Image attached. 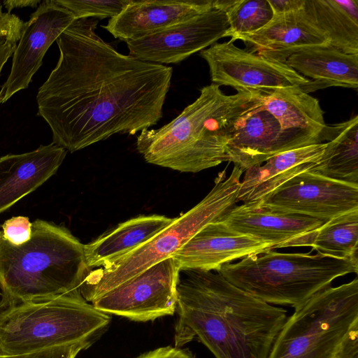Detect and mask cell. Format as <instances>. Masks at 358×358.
I'll use <instances>...</instances> for the list:
<instances>
[{"label": "cell", "mask_w": 358, "mask_h": 358, "mask_svg": "<svg viewBox=\"0 0 358 358\" xmlns=\"http://www.w3.org/2000/svg\"><path fill=\"white\" fill-rule=\"evenodd\" d=\"M97 24L76 19L59 35L57 64L36 96L52 143L71 152L157 124L171 87V67L118 52Z\"/></svg>", "instance_id": "1"}, {"label": "cell", "mask_w": 358, "mask_h": 358, "mask_svg": "<svg viewBox=\"0 0 358 358\" xmlns=\"http://www.w3.org/2000/svg\"><path fill=\"white\" fill-rule=\"evenodd\" d=\"M177 284L175 347L200 341L215 358H268L287 310L233 285L217 271L185 270Z\"/></svg>", "instance_id": "2"}, {"label": "cell", "mask_w": 358, "mask_h": 358, "mask_svg": "<svg viewBox=\"0 0 358 358\" xmlns=\"http://www.w3.org/2000/svg\"><path fill=\"white\" fill-rule=\"evenodd\" d=\"M262 97L259 91L227 95L218 85H206L172 121L141 131L136 149L148 163L180 172L216 166L226 162V145L235 124Z\"/></svg>", "instance_id": "3"}, {"label": "cell", "mask_w": 358, "mask_h": 358, "mask_svg": "<svg viewBox=\"0 0 358 358\" xmlns=\"http://www.w3.org/2000/svg\"><path fill=\"white\" fill-rule=\"evenodd\" d=\"M89 271L85 245L63 227L36 220L19 245L0 231V310L79 289Z\"/></svg>", "instance_id": "4"}, {"label": "cell", "mask_w": 358, "mask_h": 358, "mask_svg": "<svg viewBox=\"0 0 358 358\" xmlns=\"http://www.w3.org/2000/svg\"><path fill=\"white\" fill-rule=\"evenodd\" d=\"M110 321L80 289L10 306L0 310V356L76 343L92 345Z\"/></svg>", "instance_id": "5"}, {"label": "cell", "mask_w": 358, "mask_h": 358, "mask_svg": "<svg viewBox=\"0 0 358 358\" xmlns=\"http://www.w3.org/2000/svg\"><path fill=\"white\" fill-rule=\"evenodd\" d=\"M269 250L225 264L217 272L236 287L269 304L295 309L337 278L358 271V259Z\"/></svg>", "instance_id": "6"}, {"label": "cell", "mask_w": 358, "mask_h": 358, "mask_svg": "<svg viewBox=\"0 0 358 358\" xmlns=\"http://www.w3.org/2000/svg\"><path fill=\"white\" fill-rule=\"evenodd\" d=\"M244 172L234 166L229 177L220 172L210 192L194 207L173 221L151 240L113 264L88 272L80 292L92 303L105 293L155 264L172 257L207 224L221 219L236 203Z\"/></svg>", "instance_id": "7"}, {"label": "cell", "mask_w": 358, "mask_h": 358, "mask_svg": "<svg viewBox=\"0 0 358 358\" xmlns=\"http://www.w3.org/2000/svg\"><path fill=\"white\" fill-rule=\"evenodd\" d=\"M358 322V279L325 288L287 317L268 358H334Z\"/></svg>", "instance_id": "8"}, {"label": "cell", "mask_w": 358, "mask_h": 358, "mask_svg": "<svg viewBox=\"0 0 358 358\" xmlns=\"http://www.w3.org/2000/svg\"><path fill=\"white\" fill-rule=\"evenodd\" d=\"M180 268L173 257L164 259L115 287L91 303L99 310L136 322L173 315Z\"/></svg>", "instance_id": "9"}, {"label": "cell", "mask_w": 358, "mask_h": 358, "mask_svg": "<svg viewBox=\"0 0 358 358\" xmlns=\"http://www.w3.org/2000/svg\"><path fill=\"white\" fill-rule=\"evenodd\" d=\"M213 83L238 90L268 92L288 87H305L311 81L284 62L236 46L215 43L201 50Z\"/></svg>", "instance_id": "10"}, {"label": "cell", "mask_w": 358, "mask_h": 358, "mask_svg": "<svg viewBox=\"0 0 358 358\" xmlns=\"http://www.w3.org/2000/svg\"><path fill=\"white\" fill-rule=\"evenodd\" d=\"M257 204L325 222L358 209V185L305 171L290 178Z\"/></svg>", "instance_id": "11"}, {"label": "cell", "mask_w": 358, "mask_h": 358, "mask_svg": "<svg viewBox=\"0 0 358 358\" xmlns=\"http://www.w3.org/2000/svg\"><path fill=\"white\" fill-rule=\"evenodd\" d=\"M224 12L209 10L143 38L126 42L129 56L159 64H178L228 37Z\"/></svg>", "instance_id": "12"}, {"label": "cell", "mask_w": 358, "mask_h": 358, "mask_svg": "<svg viewBox=\"0 0 358 358\" xmlns=\"http://www.w3.org/2000/svg\"><path fill=\"white\" fill-rule=\"evenodd\" d=\"M318 143L322 142L305 134L282 130L262 100L235 124L226 145V162L245 172L277 154Z\"/></svg>", "instance_id": "13"}, {"label": "cell", "mask_w": 358, "mask_h": 358, "mask_svg": "<svg viewBox=\"0 0 358 358\" xmlns=\"http://www.w3.org/2000/svg\"><path fill=\"white\" fill-rule=\"evenodd\" d=\"M76 20L73 13L56 0H45L38 6L29 20L24 22L12 56L10 74L1 86V103L29 87L48 48Z\"/></svg>", "instance_id": "14"}, {"label": "cell", "mask_w": 358, "mask_h": 358, "mask_svg": "<svg viewBox=\"0 0 358 358\" xmlns=\"http://www.w3.org/2000/svg\"><path fill=\"white\" fill-rule=\"evenodd\" d=\"M273 250L271 244L239 233L221 219L197 231L172 256L180 271H215L225 264Z\"/></svg>", "instance_id": "15"}, {"label": "cell", "mask_w": 358, "mask_h": 358, "mask_svg": "<svg viewBox=\"0 0 358 358\" xmlns=\"http://www.w3.org/2000/svg\"><path fill=\"white\" fill-rule=\"evenodd\" d=\"M214 2L215 0H131L117 15L101 27L120 41H136L215 10Z\"/></svg>", "instance_id": "16"}, {"label": "cell", "mask_w": 358, "mask_h": 358, "mask_svg": "<svg viewBox=\"0 0 358 358\" xmlns=\"http://www.w3.org/2000/svg\"><path fill=\"white\" fill-rule=\"evenodd\" d=\"M221 220L232 229L271 244L274 248L302 246L321 220L272 210L261 204L235 206Z\"/></svg>", "instance_id": "17"}, {"label": "cell", "mask_w": 358, "mask_h": 358, "mask_svg": "<svg viewBox=\"0 0 358 358\" xmlns=\"http://www.w3.org/2000/svg\"><path fill=\"white\" fill-rule=\"evenodd\" d=\"M257 52L284 62L292 54L304 48L330 45L327 35L320 29L305 10L274 15L260 30L236 37Z\"/></svg>", "instance_id": "18"}, {"label": "cell", "mask_w": 358, "mask_h": 358, "mask_svg": "<svg viewBox=\"0 0 358 358\" xmlns=\"http://www.w3.org/2000/svg\"><path fill=\"white\" fill-rule=\"evenodd\" d=\"M67 151L52 143L22 154L0 158V213L53 176Z\"/></svg>", "instance_id": "19"}, {"label": "cell", "mask_w": 358, "mask_h": 358, "mask_svg": "<svg viewBox=\"0 0 358 358\" xmlns=\"http://www.w3.org/2000/svg\"><path fill=\"white\" fill-rule=\"evenodd\" d=\"M327 142L315 143L277 154L262 165L245 171L236 203L257 204L299 173L309 170L321 158Z\"/></svg>", "instance_id": "20"}, {"label": "cell", "mask_w": 358, "mask_h": 358, "mask_svg": "<svg viewBox=\"0 0 358 358\" xmlns=\"http://www.w3.org/2000/svg\"><path fill=\"white\" fill-rule=\"evenodd\" d=\"M285 63L313 80L302 87L307 93L331 86L358 87V55L345 53L330 45L316 46L292 54Z\"/></svg>", "instance_id": "21"}, {"label": "cell", "mask_w": 358, "mask_h": 358, "mask_svg": "<svg viewBox=\"0 0 358 358\" xmlns=\"http://www.w3.org/2000/svg\"><path fill=\"white\" fill-rule=\"evenodd\" d=\"M174 218L140 215L119 224L94 241L85 245L87 266H108L145 244L167 227Z\"/></svg>", "instance_id": "22"}, {"label": "cell", "mask_w": 358, "mask_h": 358, "mask_svg": "<svg viewBox=\"0 0 358 358\" xmlns=\"http://www.w3.org/2000/svg\"><path fill=\"white\" fill-rule=\"evenodd\" d=\"M262 93V106L278 120L282 130L303 133L322 143L326 124L317 99L299 86Z\"/></svg>", "instance_id": "23"}, {"label": "cell", "mask_w": 358, "mask_h": 358, "mask_svg": "<svg viewBox=\"0 0 358 358\" xmlns=\"http://www.w3.org/2000/svg\"><path fill=\"white\" fill-rule=\"evenodd\" d=\"M327 146L308 171L330 179L358 185V115L326 125L321 136Z\"/></svg>", "instance_id": "24"}, {"label": "cell", "mask_w": 358, "mask_h": 358, "mask_svg": "<svg viewBox=\"0 0 358 358\" xmlns=\"http://www.w3.org/2000/svg\"><path fill=\"white\" fill-rule=\"evenodd\" d=\"M304 9L330 46L358 55V0H306Z\"/></svg>", "instance_id": "25"}, {"label": "cell", "mask_w": 358, "mask_h": 358, "mask_svg": "<svg viewBox=\"0 0 358 358\" xmlns=\"http://www.w3.org/2000/svg\"><path fill=\"white\" fill-rule=\"evenodd\" d=\"M302 246L336 259H358V209L335 217L313 231Z\"/></svg>", "instance_id": "26"}, {"label": "cell", "mask_w": 358, "mask_h": 358, "mask_svg": "<svg viewBox=\"0 0 358 358\" xmlns=\"http://www.w3.org/2000/svg\"><path fill=\"white\" fill-rule=\"evenodd\" d=\"M225 13L230 27L228 37L232 42L238 36L260 30L274 16L268 0H234Z\"/></svg>", "instance_id": "27"}, {"label": "cell", "mask_w": 358, "mask_h": 358, "mask_svg": "<svg viewBox=\"0 0 358 358\" xmlns=\"http://www.w3.org/2000/svg\"><path fill=\"white\" fill-rule=\"evenodd\" d=\"M131 0H56L75 16L76 19L113 18L117 15Z\"/></svg>", "instance_id": "28"}, {"label": "cell", "mask_w": 358, "mask_h": 358, "mask_svg": "<svg viewBox=\"0 0 358 358\" xmlns=\"http://www.w3.org/2000/svg\"><path fill=\"white\" fill-rule=\"evenodd\" d=\"M24 24L15 14L3 12L0 3V76L3 66L13 55Z\"/></svg>", "instance_id": "29"}, {"label": "cell", "mask_w": 358, "mask_h": 358, "mask_svg": "<svg viewBox=\"0 0 358 358\" xmlns=\"http://www.w3.org/2000/svg\"><path fill=\"white\" fill-rule=\"evenodd\" d=\"M91 346L87 343H76L54 346L24 354L0 356V358H76L80 350Z\"/></svg>", "instance_id": "30"}, {"label": "cell", "mask_w": 358, "mask_h": 358, "mask_svg": "<svg viewBox=\"0 0 358 358\" xmlns=\"http://www.w3.org/2000/svg\"><path fill=\"white\" fill-rule=\"evenodd\" d=\"M2 229L4 238L15 245L26 243L31 236V223L27 217L17 216L8 219L3 224Z\"/></svg>", "instance_id": "31"}, {"label": "cell", "mask_w": 358, "mask_h": 358, "mask_svg": "<svg viewBox=\"0 0 358 358\" xmlns=\"http://www.w3.org/2000/svg\"><path fill=\"white\" fill-rule=\"evenodd\" d=\"M334 358H358V322L348 331Z\"/></svg>", "instance_id": "32"}, {"label": "cell", "mask_w": 358, "mask_h": 358, "mask_svg": "<svg viewBox=\"0 0 358 358\" xmlns=\"http://www.w3.org/2000/svg\"><path fill=\"white\" fill-rule=\"evenodd\" d=\"M136 358H194L187 349L177 347H161L141 355Z\"/></svg>", "instance_id": "33"}, {"label": "cell", "mask_w": 358, "mask_h": 358, "mask_svg": "<svg viewBox=\"0 0 358 358\" xmlns=\"http://www.w3.org/2000/svg\"><path fill=\"white\" fill-rule=\"evenodd\" d=\"M274 15L289 13L304 8L306 0H268Z\"/></svg>", "instance_id": "34"}, {"label": "cell", "mask_w": 358, "mask_h": 358, "mask_svg": "<svg viewBox=\"0 0 358 358\" xmlns=\"http://www.w3.org/2000/svg\"><path fill=\"white\" fill-rule=\"evenodd\" d=\"M42 1L41 0H8L3 2L8 13L16 8L36 7Z\"/></svg>", "instance_id": "35"}]
</instances>
